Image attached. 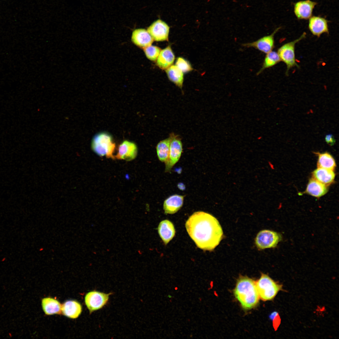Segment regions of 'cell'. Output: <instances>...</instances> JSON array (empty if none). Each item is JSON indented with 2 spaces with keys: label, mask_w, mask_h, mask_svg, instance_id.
<instances>
[{
  "label": "cell",
  "mask_w": 339,
  "mask_h": 339,
  "mask_svg": "<svg viewBox=\"0 0 339 339\" xmlns=\"http://www.w3.org/2000/svg\"><path fill=\"white\" fill-rule=\"evenodd\" d=\"M185 226L197 246L205 251L213 250L223 237L222 228L217 218L203 211L193 213L186 221Z\"/></svg>",
  "instance_id": "obj_1"
},
{
  "label": "cell",
  "mask_w": 339,
  "mask_h": 339,
  "mask_svg": "<svg viewBox=\"0 0 339 339\" xmlns=\"http://www.w3.org/2000/svg\"><path fill=\"white\" fill-rule=\"evenodd\" d=\"M234 295L245 310H249L258 304L260 297L256 282L247 276H240L234 290Z\"/></svg>",
  "instance_id": "obj_2"
},
{
  "label": "cell",
  "mask_w": 339,
  "mask_h": 339,
  "mask_svg": "<svg viewBox=\"0 0 339 339\" xmlns=\"http://www.w3.org/2000/svg\"><path fill=\"white\" fill-rule=\"evenodd\" d=\"M256 283L260 298L264 301L272 300L280 291H284L282 284L265 274H261Z\"/></svg>",
  "instance_id": "obj_3"
},
{
  "label": "cell",
  "mask_w": 339,
  "mask_h": 339,
  "mask_svg": "<svg viewBox=\"0 0 339 339\" xmlns=\"http://www.w3.org/2000/svg\"><path fill=\"white\" fill-rule=\"evenodd\" d=\"M91 146L93 151L98 155L114 158L113 153L115 144L109 134L102 132L95 135L92 140Z\"/></svg>",
  "instance_id": "obj_4"
},
{
  "label": "cell",
  "mask_w": 339,
  "mask_h": 339,
  "mask_svg": "<svg viewBox=\"0 0 339 339\" xmlns=\"http://www.w3.org/2000/svg\"><path fill=\"white\" fill-rule=\"evenodd\" d=\"M306 35V33L304 32L298 39L284 44L278 50L277 53L281 61L283 62L287 66V74L291 68L294 67H299L295 59V45L297 42L305 38Z\"/></svg>",
  "instance_id": "obj_5"
},
{
  "label": "cell",
  "mask_w": 339,
  "mask_h": 339,
  "mask_svg": "<svg viewBox=\"0 0 339 339\" xmlns=\"http://www.w3.org/2000/svg\"><path fill=\"white\" fill-rule=\"evenodd\" d=\"M282 240V235L269 230H263L260 231L255 239V244L260 250L276 247Z\"/></svg>",
  "instance_id": "obj_6"
},
{
  "label": "cell",
  "mask_w": 339,
  "mask_h": 339,
  "mask_svg": "<svg viewBox=\"0 0 339 339\" xmlns=\"http://www.w3.org/2000/svg\"><path fill=\"white\" fill-rule=\"evenodd\" d=\"M171 134L169 156L165 162L166 172L170 171L179 161L182 152V143L181 138L174 133Z\"/></svg>",
  "instance_id": "obj_7"
},
{
  "label": "cell",
  "mask_w": 339,
  "mask_h": 339,
  "mask_svg": "<svg viewBox=\"0 0 339 339\" xmlns=\"http://www.w3.org/2000/svg\"><path fill=\"white\" fill-rule=\"evenodd\" d=\"M112 293H105L96 291L87 293L85 297V302L90 313L102 308L107 304L109 296Z\"/></svg>",
  "instance_id": "obj_8"
},
{
  "label": "cell",
  "mask_w": 339,
  "mask_h": 339,
  "mask_svg": "<svg viewBox=\"0 0 339 339\" xmlns=\"http://www.w3.org/2000/svg\"><path fill=\"white\" fill-rule=\"evenodd\" d=\"M280 28V27L277 28L269 35L264 36L251 42L243 44L242 46L247 48H254L263 53L267 54L272 51L274 48V36Z\"/></svg>",
  "instance_id": "obj_9"
},
{
  "label": "cell",
  "mask_w": 339,
  "mask_h": 339,
  "mask_svg": "<svg viewBox=\"0 0 339 339\" xmlns=\"http://www.w3.org/2000/svg\"><path fill=\"white\" fill-rule=\"evenodd\" d=\"M169 26L164 21L158 19L148 28L147 31L153 40L156 41L168 40Z\"/></svg>",
  "instance_id": "obj_10"
},
{
  "label": "cell",
  "mask_w": 339,
  "mask_h": 339,
  "mask_svg": "<svg viewBox=\"0 0 339 339\" xmlns=\"http://www.w3.org/2000/svg\"><path fill=\"white\" fill-rule=\"evenodd\" d=\"M317 3L310 0L301 1L294 4V11L299 19H307L312 16V12Z\"/></svg>",
  "instance_id": "obj_11"
},
{
  "label": "cell",
  "mask_w": 339,
  "mask_h": 339,
  "mask_svg": "<svg viewBox=\"0 0 339 339\" xmlns=\"http://www.w3.org/2000/svg\"><path fill=\"white\" fill-rule=\"evenodd\" d=\"M137 153V148L135 144L132 142L125 140L119 145L118 152L116 157L118 159L130 161L136 158Z\"/></svg>",
  "instance_id": "obj_12"
},
{
  "label": "cell",
  "mask_w": 339,
  "mask_h": 339,
  "mask_svg": "<svg viewBox=\"0 0 339 339\" xmlns=\"http://www.w3.org/2000/svg\"><path fill=\"white\" fill-rule=\"evenodd\" d=\"M309 28L313 35L318 37L323 33H329L327 21L320 16H313L309 19Z\"/></svg>",
  "instance_id": "obj_13"
},
{
  "label": "cell",
  "mask_w": 339,
  "mask_h": 339,
  "mask_svg": "<svg viewBox=\"0 0 339 339\" xmlns=\"http://www.w3.org/2000/svg\"><path fill=\"white\" fill-rule=\"evenodd\" d=\"M132 40L135 45L143 48L151 46L153 40L148 31L143 29H137L133 31Z\"/></svg>",
  "instance_id": "obj_14"
},
{
  "label": "cell",
  "mask_w": 339,
  "mask_h": 339,
  "mask_svg": "<svg viewBox=\"0 0 339 339\" xmlns=\"http://www.w3.org/2000/svg\"><path fill=\"white\" fill-rule=\"evenodd\" d=\"M184 196L175 194L171 196L164 201L163 208L165 214H173L176 213L182 207Z\"/></svg>",
  "instance_id": "obj_15"
},
{
  "label": "cell",
  "mask_w": 339,
  "mask_h": 339,
  "mask_svg": "<svg viewBox=\"0 0 339 339\" xmlns=\"http://www.w3.org/2000/svg\"><path fill=\"white\" fill-rule=\"evenodd\" d=\"M158 232L165 245L173 238L175 232L173 223L168 220H163L160 223L158 227Z\"/></svg>",
  "instance_id": "obj_16"
},
{
  "label": "cell",
  "mask_w": 339,
  "mask_h": 339,
  "mask_svg": "<svg viewBox=\"0 0 339 339\" xmlns=\"http://www.w3.org/2000/svg\"><path fill=\"white\" fill-rule=\"evenodd\" d=\"M61 311L63 315L72 319L78 317L82 311L81 304L76 301L68 300L62 306Z\"/></svg>",
  "instance_id": "obj_17"
},
{
  "label": "cell",
  "mask_w": 339,
  "mask_h": 339,
  "mask_svg": "<svg viewBox=\"0 0 339 339\" xmlns=\"http://www.w3.org/2000/svg\"><path fill=\"white\" fill-rule=\"evenodd\" d=\"M174 55L170 46L161 51L158 58L157 64L162 69H167L173 63Z\"/></svg>",
  "instance_id": "obj_18"
},
{
  "label": "cell",
  "mask_w": 339,
  "mask_h": 339,
  "mask_svg": "<svg viewBox=\"0 0 339 339\" xmlns=\"http://www.w3.org/2000/svg\"><path fill=\"white\" fill-rule=\"evenodd\" d=\"M335 174L333 170L318 168L312 172L313 178L327 186L334 181Z\"/></svg>",
  "instance_id": "obj_19"
},
{
  "label": "cell",
  "mask_w": 339,
  "mask_h": 339,
  "mask_svg": "<svg viewBox=\"0 0 339 339\" xmlns=\"http://www.w3.org/2000/svg\"><path fill=\"white\" fill-rule=\"evenodd\" d=\"M327 191V186L312 178L309 181L305 192L314 197H320L325 195Z\"/></svg>",
  "instance_id": "obj_20"
},
{
  "label": "cell",
  "mask_w": 339,
  "mask_h": 339,
  "mask_svg": "<svg viewBox=\"0 0 339 339\" xmlns=\"http://www.w3.org/2000/svg\"><path fill=\"white\" fill-rule=\"evenodd\" d=\"M43 309L47 315L60 314L62 305L57 300L51 298H46L42 300Z\"/></svg>",
  "instance_id": "obj_21"
},
{
  "label": "cell",
  "mask_w": 339,
  "mask_h": 339,
  "mask_svg": "<svg viewBox=\"0 0 339 339\" xmlns=\"http://www.w3.org/2000/svg\"><path fill=\"white\" fill-rule=\"evenodd\" d=\"M318 156L317 165L318 168H321L334 170L336 165L334 159L329 153H315Z\"/></svg>",
  "instance_id": "obj_22"
},
{
  "label": "cell",
  "mask_w": 339,
  "mask_h": 339,
  "mask_svg": "<svg viewBox=\"0 0 339 339\" xmlns=\"http://www.w3.org/2000/svg\"><path fill=\"white\" fill-rule=\"evenodd\" d=\"M171 138V133L169 137L160 141L157 145V156L159 160L162 162H165L168 158Z\"/></svg>",
  "instance_id": "obj_23"
},
{
  "label": "cell",
  "mask_w": 339,
  "mask_h": 339,
  "mask_svg": "<svg viewBox=\"0 0 339 339\" xmlns=\"http://www.w3.org/2000/svg\"><path fill=\"white\" fill-rule=\"evenodd\" d=\"M166 72L169 79L181 88L183 81V74L181 70L176 65H171L166 69Z\"/></svg>",
  "instance_id": "obj_24"
},
{
  "label": "cell",
  "mask_w": 339,
  "mask_h": 339,
  "mask_svg": "<svg viewBox=\"0 0 339 339\" xmlns=\"http://www.w3.org/2000/svg\"><path fill=\"white\" fill-rule=\"evenodd\" d=\"M266 54L261 67L257 73V75L260 74L265 69L273 66L281 61L277 52L272 51Z\"/></svg>",
  "instance_id": "obj_25"
},
{
  "label": "cell",
  "mask_w": 339,
  "mask_h": 339,
  "mask_svg": "<svg viewBox=\"0 0 339 339\" xmlns=\"http://www.w3.org/2000/svg\"><path fill=\"white\" fill-rule=\"evenodd\" d=\"M144 51L146 57L152 61H156L161 51L159 47L150 46L144 48Z\"/></svg>",
  "instance_id": "obj_26"
},
{
  "label": "cell",
  "mask_w": 339,
  "mask_h": 339,
  "mask_svg": "<svg viewBox=\"0 0 339 339\" xmlns=\"http://www.w3.org/2000/svg\"><path fill=\"white\" fill-rule=\"evenodd\" d=\"M175 64L184 73L189 72L193 69L188 62L182 57H179L177 59Z\"/></svg>",
  "instance_id": "obj_27"
},
{
  "label": "cell",
  "mask_w": 339,
  "mask_h": 339,
  "mask_svg": "<svg viewBox=\"0 0 339 339\" xmlns=\"http://www.w3.org/2000/svg\"><path fill=\"white\" fill-rule=\"evenodd\" d=\"M325 140L327 143L331 146L333 145L336 142V140L333 136L331 134L326 135Z\"/></svg>",
  "instance_id": "obj_28"
},
{
  "label": "cell",
  "mask_w": 339,
  "mask_h": 339,
  "mask_svg": "<svg viewBox=\"0 0 339 339\" xmlns=\"http://www.w3.org/2000/svg\"><path fill=\"white\" fill-rule=\"evenodd\" d=\"M178 289V288L177 287H175V290H177Z\"/></svg>",
  "instance_id": "obj_29"
},
{
  "label": "cell",
  "mask_w": 339,
  "mask_h": 339,
  "mask_svg": "<svg viewBox=\"0 0 339 339\" xmlns=\"http://www.w3.org/2000/svg\"><path fill=\"white\" fill-rule=\"evenodd\" d=\"M199 300H200V301H201V300H202V298H200H200H199Z\"/></svg>",
  "instance_id": "obj_30"
},
{
  "label": "cell",
  "mask_w": 339,
  "mask_h": 339,
  "mask_svg": "<svg viewBox=\"0 0 339 339\" xmlns=\"http://www.w3.org/2000/svg\"><path fill=\"white\" fill-rule=\"evenodd\" d=\"M168 297H169V298H171V297H172L171 296H170V295H168Z\"/></svg>",
  "instance_id": "obj_31"
},
{
  "label": "cell",
  "mask_w": 339,
  "mask_h": 339,
  "mask_svg": "<svg viewBox=\"0 0 339 339\" xmlns=\"http://www.w3.org/2000/svg\"><path fill=\"white\" fill-rule=\"evenodd\" d=\"M192 336H193V335L192 334H191L190 335V337H192Z\"/></svg>",
  "instance_id": "obj_32"
}]
</instances>
